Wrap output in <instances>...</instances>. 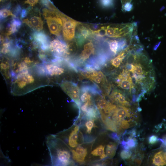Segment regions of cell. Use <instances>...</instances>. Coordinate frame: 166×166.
<instances>
[{"instance_id":"7c38bea8","label":"cell","mask_w":166,"mask_h":166,"mask_svg":"<svg viewBox=\"0 0 166 166\" xmlns=\"http://www.w3.org/2000/svg\"><path fill=\"white\" fill-rule=\"evenodd\" d=\"M47 76L51 77L60 76L65 73L64 69L57 63H47L44 66Z\"/></svg>"},{"instance_id":"cb8c5ba5","label":"cell","mask_w":166,"mask_h":166,"mask_svg":"<svg viewBox=\"0 0 166 166\" xmlns=\"http://www.w3.org/2000/svg\"><path fill=\"white\" fill-rule=\"evenodd\" d=\"M132 155V152L128 149L123 150L120 153V156L123 160L129 158Z\"/></svg>"},{"instance_id":"8992f818","label":"cell","mask_w":166,"mask_h":166,"mask_svg":"<svg viewBox=\"0 0 166 166\" xmlns=\"http://www.w3.org/2000/svg\"><path fill=\"white\" fill-rule=\"evenodd\" d=\"M59 14L63 22L62 32L64 39L68 41H72L75 37L76 27L79 22L60 11Z\"/></svg>"},{"instance_id":"8d00e7d4","label":"cell","mask_w":166,"mask_h":166,"mask_svg":"<svg viewBox=\"0 0 166 166\" xmlns=\"http://www.w3.org/2000/svg\"><path fill=\"white\" fill-rule=\"evenodd\" d=\"M4 38H3V37L2 36V35H1L0 36V43H1V44H2V43L3 42H4Z\"/></svg>"},{"instance_id":"f546056e","label":"cell","mask_w":166,"mask_h":166,"mask_svg":"<svg viewBox=\"0 0 166 166\" xmlns=\"http://www.w3.org/2000/svg\"><path fill=\"white\" fill-rule=\"evenodd\" d=\"M158 140L157 137L155 135L151 136L149 139V143L151 144H153L157 142Z\"/></svg>"},{"instance_id":"83f0119b","label":"cell","mask_w":166,"mask_h":166,"mask_svg":"<svg viewBox=\"0 0 166 166\" xmlns=\"http://www.w3.org/2000/svg\"><path fill=\"white\" fill-rule=\"evenodd\" d=\"M22 10V8L21 6L19 5L18 4L16 6L14 10V14L17 17L21 14Z\"/></svg>"},{"instance_id":"5bb4252c","label":"cell","mask_w":166,"mask_h":166,"mask_svg":"<svg viewBox=\"0 0 166 166\" xmlns=\"http://www.w3.org/2000/svg\"><path fill=\"white\" fill-rule=\"evenodd\" d=\"M23 22L37 31H40L43 28V22L40 17L34 16L30 18V21L28 19H25Z\"/></svg>"},{"instance_id":"2e32d148","label":"cell","mask_w":166,"mask_h":166,"mask_svg":"<svg viewBox=\"0 0 166 166\" xmlns=\"http://www.w3.org/2000/svg\"><path fill=\"white\" fill-rule=\"evenodd\" d=\"M34 40L37 42L40 46L49 48V41L48 36L42 32L36 31L33 34Z\"/></svg>"},{"instance_id":"74e56055","label":"cell","mask_w":166,"mask_h":166,"mask_svg":"<svg viewBox=\"0 0 166 166\" xmlns=\"http://www.w3.org/2000/svg\"><path fill=\"white\" fill-rule=\"evenodd\" d=\"M2 0H0V1H2Z\"/></svg>"},{"instance_id":"7402d4cb","label":"cell","mask_w":166,"mask_h":166,"mask_svg":"<svg viewBox=\"0 0 166 166\" xmlns=\"http://www.w3.org/2000/svg\"><path fill=\"white\" fill-rule=\"evenodd\" d=\"M117 149V145L114 143L109 144L107 146L106 155L110 158H113L115 156Z\"/></svg>"},{"instance_id":"1f68e13d","label":"cell","mask_w":166,"mask_h":166,"mask_svg":"<svg viewBox=\"0 0 166 166\" xmlns=\"http://www.w3.org/2000/svg\"><path fill=\"white\" fill-rule=\"evenodd\" d=\"M38 2V0H26L25 3L29 4L31 6H34Z\"/></svg>"},{"instance_id":"d4e9b609","label":"cell","mask_w":166,"mask_h":166,"mask_svg":"<svg viewBox=\"0 0 166 166\" xmlns=\"http://www.w3.org/2000/svg\"><path fill=\"white\" fill-rule=\"evenodd\" d=\"M126 144L130 148H135L136 145V141L135 139H132V138L128 139L126 142Z\"/></svg>"},{"instance_id":"7a4b0ae2","label":"cell","mask_w":166,"mask_h":166,"mask_svg":"<svg viewBox=\"0 0 166 166\" xmlns=\"http://www.w3.org/2000/svg\"><path fill=\"white\" fill-rule=\"evenodd\" d=\"M94 36L112 39L132 38L137 35V25L135 22L94 25Z\"/></svg>"},{"instance_id":"4fadbf2b","label":"cell","mask_w":166,"mask_h":166,"mask_svg":"<svg viewBox=\"0 0 166 166\" xmlns=\"http://www.w3.org/2000/svg\"><path fill=\"white\" fill-rule=\"evenodd\" d=\"M110 98L113 102L121 106H128L130 105L129 103L126 100L125 96L119 90H113L110 96Z\"/></svg>"},{"instance_id":"44dd1931","label":"cell","mask_w":166,"mask_h":166,"mask_svg":"<svg viewBox=\"0 0 166 166\" xmlns=\"http://www.w3.org/2000/svg\"><path fill=\"white\" fill-rule=\"evenodd\" d=\"M105 147L102 145H100L91 152V154L94 156H100L101 159H103L107 156L105 153Z\"/></svg>"},{"instance_id":"484cf974","label":"cell","mask_w":166,"mask_h":166,"mask_svg":"<svg viewBox=\"0 0 166 166\" xmlns=\"http://www.w3.org/2000/svg\"><path fill=\"white\" fill-rule=\"evenodd\" d=\"M11 23L16 26L18 29L20 28L22 25L21 21L16 17H13V18L11 21Z\"/></svg>"},{"instance_id":"8fae6325","label":"cell","mask_w":166,"mask_h":166,"mask_svg":"<svg viewBox=\"0 0 166 166\" xmlns=\"http://www.w3.org/2000/svg\"><path fill=\"white\" fill-rule=\"evenodd\" d=\"M129 112L128 109L125 106L119 105V107H117L112 113L113 120L116 123L118 131L119 130V126L121 121L124 120L125 117H130L131 115Z\"/></svg>"},{"instance_id":"ba28073f","label":"cell","mask_w":166,"mask_h":166,"mask_svg":"<svg viewBox=\"0 0 166 166\" xmlns=\"http://www.w3.org/2000/svg\"><path fill=\"white\" fill-rule=\"evenodd\" d=\"M49 49L55 57L62 58L70 54L69 45L60 38H56L50 43Z\"/></svg>"},{"instance_id":"836d02e7","label":"cell","mask_w":166,"mask_h":166,"mask_svg":"<svg viewBox=\"0 0 166 166\" xmlns=\"http://www.w3.org/2000/svg\"><path fill=\"white\" fill-rule=\"evenodd\" d=\"M110 136L114 140H119V138L117 134L115 133H113L110 134Z\"/></svg>"},{"instance_id":"3957f363","label":"cell","mask_w":166,"mask_h":166,"mask_svg":"<svg viewBox=\"0 0 166 166\" xmlns=\"http://www.w3.org/2000/svg\"><path fill=\"white\" fill-rule=\"evenodd\" d=\"M46 144L53 166L73 164L69 151L65 144L56 135H50L46 138Z\"/></svg>"},{"instance_id":"e0dca14e","label":"cell","mask_w":166,"mask_h":166,"mask_svg":"<svg viewBox=\"0 0 166 166\" xmlns=\"http://www.w3.org/2000/svg\"><path fill=\"white\" fill-rule=\"evenodd\" d=\"M79 130V127L78 126H76L70 132L68 139H65L69 146L71 148H75L77 145V140Z\"/></svg>"},{"instance_id":"4316f807","label":"cell","mask_w":166,"mask_h":166,"mask_svg":"<svg viewBox=\"0 0 166 166\" xmlns=\"http://www.w3.org/2000/svg\"><path fill=\"white\" fill-rule=\"evenodd\" d=\"M94 125L93 120H89L87 121L85 124V126L87 128V132L90 133Z\"/></svg>"},{"instance_id":"4dcf8cb0","label":"cell","mask_w":166,"mask_h":166,"mask_svg":"<svg viewBox=\"0 0 166 166\" xmlns=\"http://www.w3.org/2000/svg\"><path fill=\"white\" fill-rule=\"evenodd\" d=\"M132 5L131 3H128L125 4L124 7L122 8L123 11H130L132 9Z\"/></svg>"},{"instance_id":"9c48e42d","label":"cell","mask_w":166,"mask_h":166,"mask_svg":"<svg viewBox=\"0 0 166 166\" xmlns=\"http://www.w3.org/2000/svg\"><path fill=\"white\" fill-rule=\"evenodd\" d=\"M60 86L63 91L75 103L79 108L81 106V91L77 84L71 81H65L61 83Z\"/></svg>"},{"instance_id":"f1b7e54d","label":"cell","mask_w":166,"mask_h":166,"mask_svg":"<svg viewBox=\"0 0 166 166\" xmlns=\"http://www.w3.org/2000/svg\"><path fill=\"white\" fill-rule=\"evenodd\" d=\"M101 3L103 6L108 7L112 5L113 1L112 0H101Z\"/></svg>"},{"instance_id":"5b68a950","label":"cell","mask_w":166,"mask_h":166,"mask_svg":"<svg viewBox=\"0 0 166 166\" xmlns=\"http://www.w3.org/2000/svg\"><path fill=\"white\" fill-rule=\"evenodd\" d=\"M81 71L82 75L92 81L101 91V89L108 90L110 86L105 76L101 71L93 69H83Z\"/></svg>"},{"instance_id":"d6986e66","label":"cell","mask_w":166,"mask_h":166,"mask_svg":"<svg viewBox=\"0 0 166 166\" xmlns=\"http://www.w3.org/2000/svg\"><path fill=\"white\" fill-rule=\"evenodd\" d=\"M101 117L107 129L114 132L118 131L117 125L114 121L105 115Z\"/></svg>"},{"instance_id":"d590c367","label":"cell","mask_w":166,"mask_h":166,"mask_svg":"<svg viewBox=\"0 0 166 166\" xmlns=\"http://www.w3.org/2000/svg\"><path fill=\"white\" fill-rule=\"evenodd\" d=\"M132 0H121L122 4V8L124 7L125 4L131 3Z\"/></svg>"},{"instance_id":"277c9868","label":"cell","mask_w":166,"mask_h":166,"mask_svg":"<svg viewBox=\"0 0 166 166\" xmlns=\"http://www.w3.org/2000/svg\"><path fill=\"white\" fill-rule=\"evenodd\" d=\"M43 12L50 33L59 36L62 28L63 22L59 14V11L57 9L53 10L44 8Z\"/></svg>"},{"instance_id":"52a82bcc","label":"cell","mask_w":166,"mask_h":166,"mask_svg":"<svg viewBox=\"0 0 166 166\" xmlns=\"http://www.w3.org/2000/svg\"><path fill=\"white\" fill-rule=\"evenodd\" d=\"M94 37L92 26L79 22L76 27L75 37L78 47H80L87 40Z\"/></svg>"},{"instance_id":"30bf717a","label":"cell","mask_w":166,"mask_h":166,"mask_svg":"<svg viewBox=\"0 0 166 166\" xmlns=\"http://www.w3.org/2000/svg\"><path fill=\"white\" fill-rule=\"evenodd\" d=\"M118 87L125 90H131L133 88L132 80L129 71L123 69L117 77L116 81Z\"/></svg>"},{"instance_id":"e575fe53","label":"cell","mask_w":166,"mask_h":166,"mask_svg":"<svg viewBox=\"0 0 166 166\" xmlns=\"http://www.w3.org/2000/svg\"><path fill=\"white\" fill-rule=\"evenodd\" d=\"M1 53L4 54H6L10 52L9 49L3 47L1 49Z\"/></svg>"},{"instance_id":"6da1fadb","label":"cell","mask_w":166,"mask_h":166,"mask_svg":"<svg viewBox=\"0 0 166 166\" xmlns=\"http://www.w3.org/2000/svg\"><path fill=\"white\" fill-rule=\"evenodd\" d=\"M38 77H47L38 65L17 73L12 79V93L22 95L41 86L36 81L38 80Z\"/></svg>"},{"instance_id":"603a6c76","label":"cell","mask_w":166,"mask_h":166,"mask_svg":"<svg viewBox=\"0 0 166 166\" xmlns=\"http://www.w3.org/2000/svg\"><path fill=\"white\" fill-rule=\"evenodd\" d=\"M0 20L1 21L3 20L4 19L9 16H11L14 17H16L9 9L6 8L2 9L0 10Z\"/></svg>"},{"instance_id":"ffe728a7","label":"cell","mask_w":166,"mask_h":166,"mask_svg":"<svg viewBox=\"0 0 166 166\" xmlns=\"http://www.w3.org/2000/svg\"><path fill=\"white\" fill-rule=\"evenodd\" d=\"M98 111L96 106L94 105L88 109L85 113V117L88 119L94 120L97 118Z\"/></svg>"},{"instance_id":"d6a6232c","label":"cell","mask_w":166,"mask_h":166,"mask_svg":"<svg viewBox=\"0 0 166 166\" xmlns=\"http://www.w3.org/2000/svg\"><path fill=\"white\" fill-rule=\"evenodd\" d=\"M28 13L27 10L25 9H23L22 10L21 13V18H24L26 17Z\"/></svg>"},{"instance_id":"ac0fdd59","label":"cell","mask_w":166,"mask_h":166,"mask_svg":"<svg viewBox=\"0 0 166 166\" xmlns=\"http://www.w3.org/2000/svg\"><path fill=\"white\" fill-rule=\"evenodd\" d=\"M153 164L156 166H163L166 164V153L159 151L156 153L152 159Z\"/></svg>"},{"instance_id":"9a60e30c","label":"cell","mask_w":166,"mask_h":166,"mask_svg":"<svg viewBox=\"0 0 166 166\" xmlns=\"http://www.w3.org/2000/svg\"><path fill=\"white\" fill-rule=\"evenodd\" d=\"M71 152L73 158L74 160L79 163L84 162L87 153V151L86 148L79 146L76 148L75 150H72Z\"/></svg>"}]
</instances>
